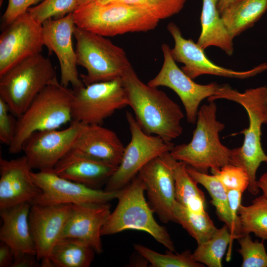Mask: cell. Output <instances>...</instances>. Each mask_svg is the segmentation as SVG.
Listing matches in <instances>:
<instances>
[{
  "label": "cell",
  "instance_id": "cell-1",
  "mask_svg": "<svg viewBox=\"0 0 267 267\" xmlns=\"http://www.w3.org/2000/svg\"><path fill=\"white\" fill-rule=\"evenodd\" d=\"M224 99L243 106L249 118V127L240 132L244 140L240 147L232 149L231 164L243 169L248 175V191L253 195L259 192L256 179L257 171L267 155L261 143L262 126L267 124V87L248 89L243 92L232 89L228 84L221 85L216 94L208 98L209 101Z\"/></svg>",
  "mask_w": 267,
  "mask_h": 267
},
{
  "label": "cell",
  "instance_id": "cell-28",
  "mask_svg": "<svg viewBox=\"0 0 267 267\" xmlns=\"http://www.w3.org/2000/svg\"><path fill=\"white\" fill-rule=\"evenodd\" d=\"M228 245L227 262L231 258L232 244L229 230L225 224L222 228L217 229L209 240L198 244L192 257L196 262L209 267H222V259Z\"/></svg>",
  "mask_w": 267,
  "mask_h": 267
},
{
  "label": "cell",
  "instance_id": "cell-22",
  "mask_svg": "<svg viewBox=\"0 0 267 267\" xmlns=\"http://www.w3.org/2000/svg\"><path fill=\"white\" fill-rule=\"evenodd\" d=\"M72 149L91 158L118 166L125 147L113 131L101 125L82 124Z\"/></svg>",
  "mask_w": 267,
  "mask_h": 267
},
{
  "label": "cell",
  "instance_id": "cell-25",
  "mask_svg": "<svg viewBox=\"0 0 267 267\" xmlns=\"http://www.w3.org/2000/svg\"><path fill=\"white\" fill-rule=\"evenodd\" d=\"M159 157L169 167L173 175L176 201L195 213L206 212L204 193L188 174L186 164L174 159L170 152Z\"/></svg>",
  "mask_w": 267,
  "mask_h": 267
},
{
  "label": "cell",
  "instance_id": "cell-31",
  "mask_svg": "<svg viewBox=\"0 0 267 267\" xmlns=\"http://www.w3.org/2000/svg\"><path fill=\"white\" fill-rule=\"evenodd\" d=\"M241 236L253 233L267 240V199L263 195L253 200L252 204H242L238 209Z\"/></svg>",
  "mask_w": 267,
  "mask_h": 267
},
{
  "label": "cell",
  "instance_id": "cell-33",
  "mask_svg": "<svg viewBox=\"0 0 267 267\" xmlns=\"http://www.w3.org/2000/svg\"><path fill=\"white\" fill-rule=\"evenodd\" d=\"M78 7L77 0H43L27 11L38 22L42 24L52 18L57 19L73 13Z\"/></svg>",
  "mask_w": 267,
  "mask_h": 267
},
{
  "label": "cell",
  "instance_id": "cell-7",
  "mask_svg": "<svg viewBox=\"0 0 267 267\" xmlns=\"http://www.w3.org/2000/svg\"><path fill=\"white\" fill-rule=\"evenodd\" d=\"M57 82L50 59L37 54L0 76V98L8 105L11 114L18 118L42 89Z\"/></svg>",
  "mask_w": 267,
  "mask_h": 267
},
{
  "label": "cell",
  "instance_id": "cell-24",
  "mask_svg": "<svg viewBox=\"0 0 267 267\" xmlns=\"http://www.w3.org/2000/svg\"><path fill=\"white\" fill-rule=\"evenodd\" d=\"M219 0H203L200 16L201 31L197 44L204 50L216 46L231 56L234 52L233 39L230 36L218 8Z\"/></svg>",
  "mask_w": 267,
  "mask_h": 267
},
{
  "label": "cell",
  "instance_id": "cell-42",
  "mask_svg": "<svg viewBox=\"0 0 267 267\" xmlns=\"http://www.w3.org/2000/svg\"><path fill=\"white\" fill-rule=\"evenodd\" d=\"M257 185L263 191V195L267 199V173H264L257 180Z\"/></svg>",
  "mask_w": 267,
  "mask_h": 267
},
{
  "label": "cell",
  "instance_id": "cell-43",
  "mask_svg": "<svg viewBox=\"0 0 267 267\" xmlns=\"http://www.w3.org/2000/svg\"><path fill=\"white\" fill-rule=\"evenodd\" d=\"M234 0H219L218 8L221 13Z\"/></svg>",
  "mask_w": 267,
  "mask_h": 267
},
{
  "label": "cell",
  "instance_id": "cell-2",
  "mask_svg": "<svg viewBox=\"0 0 267 267\" xmlns=\"http://www.w3.org/2000/svg\"><path fill=\"white\" fill-rule=\"evenodd\" d=\"M121 78L129 105L145 133L168 141L181 134L183 129L180 122L184 115L177 103L157 88L142 82L132 66Z\"/></svg>",
  "mask_w": 267,
  "mask_h": 267
},
{
  "label": "cell",
  "instance_id": "cell-34",
  "mask_svg": "<svg viewBox=\"0 0 267 267\" xmlns=\"http://www.w3.org/2000/svg\"><path fill=\"white\" fill-rule=\"evenodd\" d=\"M100 4L118 2L143 7L160 20L178 13L187 0H95Z\"/></svg>",
  "mask_w": 267,
  "mask_h": 267
},
{
  "label": "cell",
  "instance_id": "cell-46",
  "mask_svg": "<svg viewBox=\"0 0 267 267\" xmlns=\"http://www.w3.org/2000/svg\"><path fill=\"white\" fill-rule=\"evenodd\" d=\"M265 162L267 163V160H266V161Z\"/></svg>",
  "mask_w": 267,
  "mask_h": 267
},
{
  "label": "cell",
  "instance_id": "cell-17",
  "mask_svg": "<svg viewBox=\"0 0 267 267\" xmlns=\"http://www.w3.org/2000/svg\"><path fill=\"white\" fill-rule=\"evenodd\" d=\"M44 45L49 54L54 52L60 68V84L73 89L85 86L77 70V60L72 44L75 26L72 13L61 18H49L43 23Z\"/></svg>",
  "mask_w": 267,
  "mask_h": 267
},
{
  "label": "cell",
  "instance_id": "cell-11",
  "mask_svg": "<svg viewBox=\"0 0 267 267\" xmlns=\"http://www.w3.org/2000/svg\"><path fill=\"white\" fill-rule=\"evenodd\" d=\"M164 61L158 74L147 85L153 87H166L173 90L179 96L185 109L187 121L195 124L201 102L215 95L221 85L212 82L201 85L193 81L177 65L166 43L161 45Z\"/></svg>",
  "mask_w": 267,
  "mask_h": 267
},
{
  "label": "cell",
  "instance_id": "cell-23",
  "mask_svg": "<svg viewBox=\"0 0 267 267\" xmlns=\"http://www.w3.org/2000/svg\"><path fill=\"white\" fill-rule=\"evenodd\" d=\"M31 206L30 203H23L0 209L2 221L0 240L12 249L14 259L26 254L36 256L29 223Z\"/></svg>",
  "mask_w": 267,
  "mask_h": 267
},
{
  "label": "cell",
  "instance_id": "cell-20",
  "mask_svg": "<svg viewBox=\"0 0 267 267\" xmlns=\"http://www.w3.org/2000/svg\"><path fill=\"white\" fill-rule=\"evenodd\" d=\"M25 155L10 160L0 158V209L23 203L32 204L41 195Z\"/></svg>",
  "mask_w": 267,
  "mask_h": 267
},
{
  "label": "cell",
  "instance_id": "cell-21",
  "mask_svg": "<svg viewBox=\"0 0 267 267\" xmlns=\"http://www.w3.org/2000/svg\"><path fill=\"white\" fill-rule=\"evenodd\" d=\"M118 166L71 149L57 162L53 171L64 178L99 189L106 184Z\"/></svg>",
  "mask_w": 267,
  "mask_h": 267
},
{
  "label": "cell",
  "instance_id": "cell-16",
  "mask_svg": "<svg viewBox=\"0 0 267 267\" xmlns=\"http://www.w3.org/2000/svg\"><path fill=\"white\" fill-rule=\"evenodd\" d=\"M72 204H31L29 223L36 249V258L43 267H51L49 257L70 215Z\"/></svg>",
  "mask_w": 267,
  "mask_h": 267
},
{
  "label": "cell",
  "instance_id": "cell-19",
  "mask_svg": "<svg viewBox=\"0 0 267 267\" xmlns=\"http://www.w3.org/2000/svg\"><path fill=\"white\" fill-rule=\"evenodd\" d=\"M110 214L108 203L72 204L61 238L82 243L90 247L96 253L101 254V230Z\"/></svg>",
  "mask_w": 267,
  "mask_h": 267
},
{
  "label": "cell",
  "instance_id": "cell-15",
  "mask_svg": "<svg viewBox=\"0 0 267 267\" xmlns=\"http://www.w3.org/2000/svg\"><path fill=\"white\" fill-rule=\"evenodd\" d=\"M82 123L71 122L68 128L38 131L24 142V151L30 168L52 171L57 162L72 148Z\"/></svg>",
  "mask_w": 267,
  "mask_h": 267
},
{
  "label": "cell",
  "instance_id": "cell-32",
  "mask_svg": "<svg viewBox=\"0 0 267 267\" xmlns=\"http://www.w3.org/2000/svg\"><path fill=\"white\" fill-rule=\"evenodd\" d=\"M135 250L153 267H204L205 266L196 262L190 251L176 253L168 250L166 254H160L146 246L134 244Z\"/></svg>",
  "mask_w": 267,
  "mask_h": 267
},
{
  "label": "cell",
  "instance_id": "cell-30",
  "mask_svg": "<svg viewBox=\"0 0 267 267\" xmlns=\"http://www.w3.org/2000/svg\"><path fill=\"white\" fill-rule=\"evenodd\" d=\"M186 170L197 183L206 189L211 197V202L216 208L219 219L224 222L230 231L232 228V221L227 190L215 175L200 172L189 166H186Z\"/></svg>",
  "mask_w": 267,
  "mask_h": 267
},
{
  "label": "cell",
  "instance_id": "cell-36",
  "mask_svg": "<svg viewBox=\"0 0 267 267\" xmlns=\"http://www.w3.org/2000/svg\"><path fill=\"white\" fill-rule=\"evenodd\" d=\"M227 190H236L243 192L249 185V178L242 168L232 164L224 166L220 169L211 170Z\"/></svg>",
  "mask_w": 267,
  "mask_h": 267
},
{
  "label": "cell",
  "instance_id": "cell-27",
  "mask_svg": "<svg viewBox=\"0 0 267 267\" xmlns=\"http://www.w3.org/2000/svg\"><path fill=\"white\" fill-rule=\"evenodd\" d=\"M95 251L90 247L66 238H61L51 252V267H89Z\"/></svg>",
  "mask_w": 267,
  "mask_h": 267
},
{
  "label": "cell",
  "instance_id": "cell-4",
  "mask_svg": "<svg viewBox=\"0 0 267 267\" xmlns=\"http://www.w3.org/2000/svg\"><path fill=\"white\" fill-rule=\"evenodd\" d=\"M72 15L76 26L104 37L147 32L160 21L146 9L118 2L93 0L78 6Z\"/></svg>",
  "mask_w": 267,
  "mask_h": 267
},
{
  "label": "cell",
  "instance_id": "cell-40",
  "mask_svg": "<svg viewBox=\"0 0 267 267\" xmlns=\"http://www.w3.org/2000/svg\"><path fill=\"white\" fill-rule=\"evenodd\" d=\"M14 261V254L9 245L0 242V267H12Z\"/></svg>",
  "mask_w": 267,
  "mask_h": 267
},
{
  "label": "cell",
  "instance_id": "cell-9",
  "mask_svg": "<svg viewBox=\"0 0 267 267\" xmlns=\"http://www.w3.org/2000/svg\"><path fill=\"white\" fill-rule=\"evenodd\" d=\"M73 89L71 122L102 125L117 110L129 105L121 78Z\"/></svg>",
  "mask_w": 267,
  "mask_h": 267
},
{
  "label": "cell",
  "instance_id": "cell-8",
  "mask_svg": "<svg viewBox=\"0 0 267 267\" xmlns=\"http://www.w3.org/2000/svg\"><path fill=\"white\" fill-rule=\"evenodd\" d=\"M77 64L87 70L80 78L85 86L121 78L132 65L124 49L104 36L75 25Z\"/></svg>",
  "mask_w": 267,
  "mask_h": 267
},
{
  "label": "cell",
  "instance_id": "cell-38",
  "mask_svg": "<svg viewBox=\"0 0 267 267\" xmlns=\"http://www.w3.org/2000/svg\"><path fill=\"white\" fill-rule=\"evenodd\" d=\"M43 0H8L7 6L1 17V28L3 29L28 9Z\"/></svg>",
  "mask_w": 267,
  "mask_h": 267
},
{
  "label": "cell",
  "instance_id": "cell-18",
  "mask_svg": "<svg viewBox=\"0 0 267 267\" xmlns=\"http://www.w3.org/2000/svg\"><path fill=\"white\" fill-rule=\"evenodd\" d=\"M151 209L163 223L176 222L173 212L176 201L174 179L169 167L160 157H156L138 171Z\"/></svg>",
  "mask_w": 267,
  "mask_h": 267
},
{
  "label": "cell",
  "instance_id": "cell-44",
  "mask_svg": "<svg viewBox=\"0 0 267 267\" xmlns=\"http://www.w3.org/2000/svg\"><path fill=\"white\" fill-rule=\"evenodd\" d=\"M95 0H77L78 6L88 3Z\"/></svg>",
  "mask_w": 267,
  "mask_h": 267
},
{
  "label": "cell",
  "instance_id": "cell-41",
  "mask_svg": "<svg viewBox=\"0 0 267 267\" xmlns=\"http://www.w3.org/2000/svg\"><path fill=\"white\" fill-rule=\"evenodd\" d=\"M39 265L36 255L26 254L15 258L12 267H36Z\"/></svg>",
  "mask_w": 267,
  "mask_h": 267
},
{
  "label": "cell",
  "instance_id": "cell-45",
  "mask_svg": "<svg viewBox=\"0 0 267 267\" xmlns=\"http://www.w3.org/2000/svg\"><path fill=\"white\" fill-rule=\"evenodd\" d=\"M3 2V0H0V5H1V3H2Z\"/></svg>",
  "mask_w": 267,
  "mask_h": 267
},
{
  "label": "cell",
  "instance_id": "cell-5",
  "mask_svg": "<svg viewBox=\"0 0 267 267\" xmlns=\"http://www.w3.org/2000/svg\"><path fill=\"white\" fill-rule=\"evenodd\" d=\"M73 97V89L58 82L46 86L17 118L9 153L15 154L22 151L24 142L34 133L58 129L71 122Z\"/></svg>",
  "mask_w": 267,
  "mask_h": 267
},
{
  "label": "cell",
  "instance_id": "cell-12",
  "mask_svg": "<svg viewBox=\"0 0 267 267\" xmlns=\"http://www.w3.org/2000/svg\"><path fill=\"white\" fill-rule=\"evenodd\" d=\"M44 45L42 24L27 11L2 29L0 36V76Z\"/></svg>",
  "mask_w": 267,
  "mask_h": 267
},
{
  "label": "cell",
  "instance_id": "cell-14",
  "mask_svg": "<svg viewBox=\"0 0 267 267\" xmlns=\"http://www.w3.org/2000/svg\"><path fill=\"white\" fill-rule=\"evenodd\" d=\"M167 30L175 42L174 47L171 49L173 59L176 62L183 64L181 69L193 80L203 75L244 79L267 70V62L246 71H236L218 65L207 57L204 50L197 43L191 39H185L175 23L170 22L167 25Z\"/></svg>",
  "mask_w": 267,
  "mask_h": 267
},
{
  "label": "cell",
  "instance_id": "cell-29",
  "mask_svg": "<svg viewBox=\"0 0 267 267\" xmlns=\"http://www.w3.org/2000/svg\"><path fill=\"white\" fill-rule=\"evenodd\" d=\"M173 212L176 222L180 224L198 244L211 238L218 229L206 211L201 214L195 213L176 200Z\"/></svg>",
  "mask_w": 267,
  "mask_h": 267
},
{
  "label": "cell",
  "instance_id": "cell-10",
  "mask_svg": "<svg viewBox=\"0 0 267 267\" xmlns=\"http://www.w3.org/2000/svg\"><path fill=\"white\" fill-rule=\"evenodd\" d=\"M126 119L131 139L125 147L120 164L106 183L105 190H119L125 186L139 170L152 159L170 152L175 145L161 137L145 133L131 113L127 111Z\"/></svg>",
  "mask_w": 267,
  "mask_h": 267
},
{
  "label": "cell",
  "instance_id": "cell-26",
  "mask_svg": "<svg viewBox=\"0 0 267 267\" xmlns=\"http://www.w3.org/2000/svg\"><path fill=\"white\" fill-rule=\"evenodd\" d=\"M267 10V0H234L221 13L230 36L234 39L253 27Z\"/></svg>",
  "mask_w": 267,
  "mask_h": 267
},
{
  "label": "cell",
  "instance_id": "cell-6",
  "mask_svg": "<svg viewBox=\"0 0 267 267\" xmlns=\"http://www.w3.org/2000/svg\"><path fill=\"white\" fill-rule=\"evenodd\" d=\"M145 184L137 175L120 190L118 204L101 228V236L129 229L143 231L168 250L176 252L167 229L154 219V212L145 198Z\"/></svg>",
  "mask_w": 267,
  "mask_h": 267
},
{
  "label": "cell",
  "instance_id": "cell-35",
  "mask_svg": "<svg viewBox=\"0 0 267 267\" xmlns=\"http://www.w3.org/2000/svg\"><path fill=\"white\" fill-rule=\"evenodd\" d=\"M240 248L237 250L242 257V267H267V253L264 240L253 241L250 234L238 239Z\"/></svg>",
  "mask_w": 267,
  "mask_h": 267
},
{
  "label": "cell",
  "instance_id": "cell-13",
  "mask_svg": "<svg viewBox=\"0 0 267 267\" xmlns=\"http://www.w3.org/2000/svg\"><path fill=\"white\" fill-rule=\"evenodd\" d=\"M31 176L42 190L41 195L32 204H103L117 199L120 191L92 188L62 178L53 170L32 172Z\"/></svg>",
  "mask_w": 267,
  "mask_h": 267
},
{
  "label": "cell",
  "instance_id": "cell-3",
  "mask_svg": "<svg viewBox=\"0 0 267 267\" xmlns=\"http://www.w3.org/2000/svg\"><path fill=\"white\" fill-rule=\"evenodd\" d=\"M217 111L214 101L200 107L191 140L174 147L170 153L174 159L205 174L231 164L232 149L220 140L225 125L217 119Z\"/></svg>",
  "mask_w": 267,
  "mask_h": 267
},
{
  "label": "cell",
  "instance_id": "cell-37",
  "mask_svg": "<svg viewBox=\"0 0 267 267\" xmlns=\"http://www.w3.org/2000/svg\"><path fill=\"white\" fill-rule=\"evenodd\" d=\"M6 103L0 98V141L9 146L12 142L16 121Z\"/></svg>",
  "mask_w": 267,
  "mask_h": 267
},
{
  "label": "cell",
  "instance_id": "cell-39",
  "mask_svg": "<svg viewBox=\"0 0 267 267\" xmlns=\"http://www.w3.org/2000/svg\"><path fill=\"white\" fill-rule=\"evenodd\" d=\"M242 192L236 190H227L228 204L230 210L232 228L230 231L231 241L241 237L240 222L238 215V209L241 205Z\"/></svg>",
  "mask_w": 267,
  "mask_h": 267
}]
</instances>
